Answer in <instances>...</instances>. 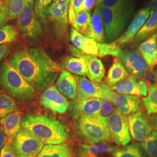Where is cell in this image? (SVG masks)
<instances>
[{
    "label": "cell",
    "mask_w": 157,
    "mask_h": 157,
    "mask_svg": "<svg viewBox=\"0 0 157 157\" xmlns=\"http://www.w3.org/2000/svg\"><path fill=\"white\" fill-rule=\"evenodd\" d=\"M8 62L39 93L53 84L62 72L60 65L38 47H21Z\"/></svg>",
    "instance_id": "cell-1"
},
{
    "label": "cell",
    "mask_w": 157,
    "mask_h": 157,
    "mask_svg": "<svg viewBox=\"0 0 157 157\" xmlns=\"http://www.w3.org/2000/svg\"><path fill=\"white\" fill-rule=\"evenodd\" d=\"M22 129L48 145L61 144L69 140L67 126L50 115L26 114L22 118Z\"/></svg>",
    "instance_id": "cell-2"
},
{
    "label": "cell",
    "mask_w": 157,
    "mask_h": 157,
    "mask_svg": "<svg viewBox=\"0 0 157 157\" xmlns=\"http://www.w3.org/2000/svg\"><path fill=\"white\" fill-rule=\"evenodd\" d=\"M0 88L24 104H32L36 98V89L8 61L0 64Z\"/></svg>",
    "instance_id": "cell-3"
},
{
    "label": "cell",
    "mask_w": 157,
    "mask_h": 157,
    "mask_svg": "<svg viewBox=\"0 0 157 157\" xmlns=\"http://www.w3.org/2000/svg\"><path fill=\"white\" fill-rule=\"evenodd\" d=\"M75 129L78 138L85 144H94L108 141L111 135L107 117L100 113L84 116L76 119Z\"/></svg>",
    "instance_id": "cell-4"
},
{
    "label": "cell",
    "mask_w": 157,
    "mask_h": 157,
    "mask_svg": "<svg viewBox=\"0 0 157 157\" xmlns=\"http://www.w3.org/2000/svg\"><path fill=\"white\" fill-rule=\"evenodd\" d=\"M69 4V0H53L45 13L48 27L61 42H65L68 39Z\"/></svg>",
    "instance_id": "cell-5"
},
{
    "label": "cell",
    "mask_w": 157,
    "mask_h": 157,
    "mask_svg": "<svg viewBox=\"0 0 157 157\" xmlns=\"http://www.w3.org/2000/svg\"><path fill=\"white\" fill-rule=\"evenodd\" d=\"M17 24L19 32L29 44L37 45L41 42L45 30L34 13L33 4L25 2Z\"/></svg>",
    "instance_id": "cell-6"
},
{
    "label": "cell",
    "mask_w": 157,
    "mask_h": 157,
    "mask_svg": "<svg viewBox=\"0 0 157 157\" xmlns=\"http://www.w3.org/2000/svg\"><path fill=\"white\" fill-rule=\"evenodd\" d=\"M98 7L107 41L109 43L115 41L122 36L130 15L105 7Z\"/></svg>",
    "instance_id": "cell-7"
},
{
    "label": "cell",
    "mask_w": 157,
    "mask_h": 157,
    "mask_svg": "<svg viewBox=\"0 0 157 157\" xmlns=\"http://www.w3.org/2000/svg\"><path fill=\"white\" fill-rule=\"evenodd\" d=\"M11 146L17 157H35L44 147V143L30 133L21 130L12 140Z\"/></svg>",
    "instance_id": "cell-8"
},
{
    "label": "cell",
    "mask_w": 157,
    "mask_h": 157,
    "mask_svg": "<svg viewBox=\"0 0 157 157\" xmlns=\"http://www.w3.org/2000/svg\"><path fill=\"white\" fill-rule=\"evenodd\" d=\"M100 85L107 99L122 114L128 115L139 110L140 100L139 97L118 93L105 83Z\"/></svg>",
    "instance_id": "cell-9"
},
{
    "label": "cell",
    "mask_w": 157,
    "mask_h": 157,
    "mask_svg": "<svg viewBox=\"0 0 157 157\" xmlns=\"http://www.w3.org/2000/svg\"><path fill=\"white\" fill-rule=\"evenodd\" d=\"M107 122L113 141L119 146L128 145L131 140V136L126 116L116 108L107 118Z\"/></svg>",
    "instance_id": "cell-10"
},
{
    "label": "cell",
    "mask_w": 157,
    "mask_h": 157,
    "mask_svg": "<svg viewBox=\"0 0 157 157\" xmlns=\"http://www.w3.org/2000/svg\"><path fill=\"white\" fill-rule=\"evenodd\" d=\"M118 59L129 73L141 80L145 79L146 73L150 67L139 51L125 49L122 51Z\"/></svg>",
    "instance_id": "cell-11"
},
{
    "label": "cell",
    "mask_w": 157,
    "mask_h": 157,
    "mask_svg": "<svg viewBox=\"0 0 157 157\" xmlns=\"http://www.w3.org/2000/svg\"><path fill=\"white\" fill-rule=\"evenodd\" d=\"M39 101L45 108L58 113H65L70 106L67 98L53 85H51L41 93Z\"/></svg>",
    "instance_id": "cell-12"
},
{
    "label": "cell",
    "mask_w": 157,
    "mask_h": 157,
    "mask_svg": "<svg viewBox=\"0 0 157 157\" xmlns=\"http://www.w3.org/2000/svg\"><path fill=\"white\" fill-rule=\"evenodd\" d=\"M68 51L73 56L65 58L61 62L60 67L71 73L89 78L87 55L72 45L69 46Z\"/></svg>",
    "instance_id": "cell-13"
},
{
    "label": "cell",
    "mask_w": 157,
    "mask_h": 157,
    "mask_svg": "<svg viewBox=\"0 0 157 157\" xmlns=\"http://www.w3.org/2000/svg\"><path fill=\"white\" fill-rule=\"evenodd\" d=\"M128 121L130 134L135 140L143 142L152 132L151 121L144 112L131 113Z\"/></svg>",
    "instance_id": "cell-14"
},
{
    "label": "cell",
    "mask_w": 157,
    "mask_h": 157,
    "mask_svg": "<svg viewBox=\"0 0 157 157\" xmlns=\"http://www.w3.org/2000/svg\"><path fill=\"white\" fill-rule=\"evenodd\" d=\"M100 99L86 98L76 95L69 107V113L75 119L91 115L100 113Z\"/></svg>",
    "instance_id": "cell-15"
},
{
    "label": "cell",
    "mask_w": 157,
    "mask_h": 157,
    "mask_svg": "<svg viewBox=\"0 0 157 157\" xmlns=\"http://www.w3.org/2000/svg\"><path fill=\"white\" fill-rule=\"evenodd\" d=\"M111 87L118 93L137 97H146L148 91L146 82L132 75Z\"/></svg>",
    "instance_id": "cell-16"
},
{
    "label": "cell",
    "mask_w": 157,
    "mask_h": 157,
    "mask_svg": "<svg viewBox=\"0 0 157 157\" xmlns=\"http://www.w3.org/2000/svg\"><path fill=\"white\" fill-rule=\"evenodd\" d=\"M118 146H112L105 142L94 144L78 145L77 153L79 157H113V153Z\"/></svg>",
    "instance_id": "cell-17"
},
{
    "label": "cell",
    "mask_w": 157,
    "mask_h": 157,
    "mask_svg": "<svg viewBox=\"0 0 157 157\" xmlns=\"http://www.w3.org/2000/svg\"><path fill=\"white\" fill-rule=\"evenodd\" d=\"M150 14L149 8H146L138 12L134 19L129 25L127 30L122 36L115 41L118 45H121L125 43L132 41L136 34L140 30L141 27L145 23Z\"/></svg>",
    "instance_id": "cell-18"
},
{
    "label": "cell",
    "mask_w": 157,
    "mask_h": 157,
    "mask_svg": "<svg viewBox=\"0 0 157 157\" xmlns=\"http://www.w3.org/2000/svg\"><path fill=\"white\" fill-rule=\"evenodd\" d=\"M78 80V77L67 71H62L57 78L56 87L67 98L73 100L77 94Z\"/></svg>",
    "instance_id": "cell-19"
},
{
    "label": "cell",
    "mask_w": 157,
    "mask_h": 157,
    "mask_svg": "<svg viewBox=\"0 0 157 157\" xmlns=\"http://www.w3.org/2000/svg\"><path fill=\"white\" fill-rule=\"evenodd\" d=\"M69 39L73 46L88 56H98V47L94 40L88 38L71 27L69 32Z\"/></svg>",
    "instance_id": "cell-20"
},
{
    "label": "cell",
    "mask_w": 157,
    "mask_h": 157,
    "mask_svg": "<svg viewBox=\"0 0 157 157\" xmlns=\"http://www.w3.org/2000/svg\"><path fill=\"white\" fill-rule=\"evenodd\" d=\"M22 121V115L17 111L11 113L1 119L0 124L3 132L11 142L21 130Z\"/></svg>",
    "instance_id": "cell-21"
},
{
    "label": "cell",
    "mask_w": 157,
    "mask_h": 157,
    "mask_svg": "<svg viewBox=\"0 0 157 157\" xmlns=\"http://www.w3.org/2000/svg\"><path fill=\"white\" fill-rule=\"evenodd\" d=\"M104 26L101 19L100 8L95 7L91 15L90 27L84 36L94 40L97 43H103L105 41Z\"/></svg>",
    "instance_id": "cell-22"
},
{
    "label": "cell",
    "mask_w": 157,
    "mask_h": 157,
    "mask_svg": "<svg viewBox=\"0 0 157 157\" xmlns=\"http://www.w3.org/2000/svg\"><path fill=\"white\" fill-rule=\"evenodd\" d=\"M76 95L86 97L102 99L106 98L100 85L86 77L78 78Z\"/></svg>",
    "instance_id": "cell-23"
},
{
    "label": "cell",
    "mask_w": 157,
    "mask_h": 157,
    "mask_svg": "<svg viewBox=\"0 0 157 157\" xmlns=\"http://www.w3.org/2000/svg\"><path fill=\"white\" fill-rule=\"evenodd\" d=\"M138 51L152 69L157 65V35L154 34L138 47Z\"/></svg>",
    "instance_id": "cell-24"
},
{
    "label": "cell",
    "mask_w": 157,
    "mask_h": 157,
    "mask_svg": "<svg viewBox=\"0 0 157 157\" xmlns=\"http://www.w3.org/2000/svg\"><path fill=\"white\" fill-rule=\"evenodd\" d=\"M156 32H157V12L152 10L149 18H148L140 30L136 34L132 41V47L134 48Z\"/></svg>",
    "instance_id": "cell-25"
},
{
    "label": "cell",
    "mask_w": 157,
    "mask_h": 157,
    "mask_svg": "<svg viewBox=\"0 0 157 157\" xmlns=\"http://www.w3.org/2000/svg\"><path fill=\"white\" fill-rule=\"evenodd\" d=\"M129 76V73L123 63L118 59L115 58L107 76L108 85L112 87L115 84L124 80Z\"/></svg>",
    "instance_id": "cell-26"
},
{
    "label": "cell",
    "mask_w": 157,
    "mask_h": 157,
    "mask_svg": "<svg viewBox=\"0 0 157 157\" xmlns=\"http://www.w3.org/2000/svg\"><path fill=\"white\" fill-rule=\"evenodd\" d=\"M89 78L97 83H101L105 74V69L101 60L95 56L87 55Z\"/></svg>",
    "instance_id": "cell-27"
},
{
    "label": "cell",
    "mask_w": 157,
    "mask_h": 157,
    "mask_svg": "<svg viewBox=\"0 0 157 157\" xmlns=\"http://www.w3.org/2000/svg\"><path fill=\"white\" fill-rule=\"evenodd\" d=\"M72 150L67 144H50L44 146L35 157H72Z\"/></svg>",
    "instance_id": "cell-28"
},
{
    "label": "cell",
    "mask_w": 157,
    "mask_h": 157,
    "mask_svg": "<svg viewBox=\"0 0 157 157\" xmlns=\"http://www.w3.org/2000/svg\"><path fill=\"white\" fill-rule=\"evenodd\" d=\"M91 15V11H83L79 12L71 24L72 27L84 36L90 27Z\"/></svg>",
    "instance_id": "cell-29"
},
{
    "label": "cell",
    "mask_w": 157,
    "mask_h": 157,
    "mask_svg": "<svg viewBox=\"0 0 157 157\" xmlns=\"http://www.w3.org/2000/svg\"><path fill=\"white\" fill-rule=\"evenodd\" d=\"M132 6L131 0H104L99 6L131 15Z\"/></svg>",
    "instance_id": "cell-30"
},
{
    "label": "cell",
    "mask_w": 157,
    "mask_h": 157,
    "mask_svg": "<svg viewBox=\"0 0 157 157\" xmlns=\"http://www.w3.org/2000/svg\"><path fill=\"white\" fill-rule=\"evenodd\" d=\"M18 105L16 101L5 93L0 91V118H4L12 112L17 111Z\"/></svg>",
    "instance_id": "cell-31"
},
{
    "label": "cell",
    "mask_w": 157,
    "mask_h": 157,
    "mask_svg": "<svg viewBox=\"0 0 157 157\" xmlns=\"http://www.w3.org/2000/svg\"><path fill=\"white\" fill-rule=\"evenodd\" d=\"M143 102L148 115L157 113V84L149 86L148 94L143 98Z\"/></svg>",
    "instance_id": "cell-32"
},
{
    "label": "cell",
    "mask_w": 157,
    "mask_h": 157,
    "mask_svg": "<svg viewBox=\"0 0 157 157\" xmlns=\"http://www.w3.org/2000/svg\"><path fill=\"white\" fill-rule=\"evenodd\" d=\"M113 157H147L141 147L137 144H130L118 149L113 153Z\"/></svg>",
    "instance_id": "cell-33"
},
{
    "label": "cell",
    "mask_w": 157,
    "mask_h": 157,
    "mask_svg": "<svg viewBox=\"0 0 157 157\" xmlns=\"http://www.w3.org/2000/svg\"><path fill=\"white\" fill-rule=\"evenodd\" d=\"M19 32L18 29L11 25H5L0 28V45L16 41L19 37Z\"/></svg>",
    "instance_id": "cell-34"
},
{
    "label": "cell",
    "mask_w": 157,
    "mask_h": 157,
    "mask_svg": "<svg viewBox=\"0 0 157 157\" xmlns=\"http://www.w3.org/2000/svg\"><path fill=\"white\" fill-rule=\"evenodd\" d=\"M52 1L53 0H35L34 4V13L45 31L48 29V25L45 20V13Z\"/></svg>",
    "instance_id": "cell-35"
},
{
    "label": "cell",
    "mask_w": 157,
    "mask_h": 157,
    "mask_svg": "<svg viewBox=\"0 0 157 157\" xmlns=\"http://www.w3.org/2000/svg\"><path fill=\"white\" fill-rule=\"evenodd\" d=\"M97 45L98 47V56L100 57L112 56H116L118 58L122 51L120 47V45H118L115 41L108 43H97Z\"/></svg>",
    "instance_id": "cell-36"
},
{
    "label": "cell",
    "mask_w": 157,
    "mask_h": 157,
    "mask_svg": "<svg viewBox=\"0 0 157 157\" xmlns=\"http://www.w3.org/2000/svg\"><path fill=\"white\" fill-rule=\"evenodd\" d=\"M141 147L149 157H157V132L152 131Z\"/></svg>",
    "instance_id": "cell-37"
},
{
    "label": "cell",
    "mask_w": 157,
    "mask_h": 157,
    "mask_svg": "<svg viewBox=\"0 0 157 157\" xmlns=\"http://www.w3.org/2000/svg\"><path fill=\"white\" fill-rule=\"evenodd\" d=\"M25 4L24 0H8L6 4V21L17 18Z\"/></svg>",
    "instance_id": "cell-38"
},
{
    "label": "cell",
    "mask_w": 157,
    "mask_h": 157,
    "mask_svg": "<svg viewBox=\"0 0 157 157\" xmlns=\"http://www.w3.org/2000/svg\"><path fill=\"white\" fill-rule=\"evenodd\" d=\"M101 108L100 114L105 117H108L114 111V107L107 98L101 99Z\"/></svg>",
    "instance_id": "cell-39"
},
{
    "label": "cell",
    "mask_w": 157,
    "mask_h": 157,
    "mask_svg": "<svg viewBox=\"0 0 157 157\" xmlns=\"http://www.w3.org/2000/svg\"><path fill=\"white\" fill-rule=\"evenodd\" d=\"M0 157H17L12 149L11 144L8 142L6 141L2 148L0 152Z\"/></svg>",
    "instance_id": "cell-40"
},
{
    "label": "cell",
    "mask_w": 157,
    "mask_h": 157,
    "mask_svg": "<svg viewBox=\"0 0 157 157\" xmlns=\"http://www.w3.org/2000/svg\"><path fill=\"white\" fill-rule=\"evenodd\" d=\"M12 45L11 44H6L0 45V61L3 60L11 52Z\"/></svg>",
    "instance_id": "cell-41"
},
{
    "label": "cell",
    "mask_w": 157,
    "mask_h": 157,
    "mask_svg": "<svg viewBox=\"0 0 157 157\" xmlns=\"http://www.w3.org/2000/svg\"><path fill=\"white\" fill-rule=\"evenodd\" d=\"M95 0H84V4L82 8L83 11H91L95 5Z\"/></svg>",
    "instance_id": "cell-42"
},
{
    "label": "cell",
    "mask_w": 157,
    "mask_h": 157,
    "mask_svg": "<svg viewBox=\"0 0 157 157\" xmlns=\"http://www.w3.org/2000/svg\"><path fill=\"white\" fill-rule=\"evenodd\" d=\"M7 139H8V138L6 136L5 133H4L2 128L1 126L0 125V152H1L2 148L4 146V144H6V142L7 141Z\"/></svg>",
    "instance_id": "cell-43"
},
{
    "label": "cell",
    "mask_w": 157,
    "mask_h": 157,
    "mask_svg": "<svg viewBox=\"0 0 157 157\" xmlns=\"http://www.w3.org/2000/svg\"><path fill=\"white\" fill-rule=\"evenodd\" d=\"M6 21V11L0 12V28L5 25Z\"/></svg>",
    "instance_id": "cell-44"
},
{
    "label": "cell",
    "mask_w": 157,
    "mask_h": 157,
    "mask_svg": "<svg viewBox=\"0 0 157 157\" xmlns=\"http://www.w3.org/2000/svg\"><path fill=\"white\" fill-rule=\"evenodd\" d=\"M151 124L152 128L155 131L157 132V113L154 114L151 118Z\"/></svg>",
    "instance_id": "cell-45"
},
{
    "label": "cell",
    "mask_w": 157,
    "mask_h": 157,
    "mask_svg": "<svg viewBox=\"0 0 157 157\" xmlns=\"http://www.w3.org/2000/svg\"><path fill=\"white\" fill-rule=\"evenodd\" d=\"M8 0H0V12L6 11V4Z\"/></svg>",
    "instance_id": "cell-46"
},
{
    "label": "cell",
    "mask_w": 157,
    "mask_h": 157,
    "mask_svg": "<svg viewBox=\"0 0 157 157\" xmlns=\"http://www.w3.org/2000/svg\"><path fill=\"white\" fill-rule=\"evenodd\" d=\"M151 6L153 11L157 12V0H152L151 2Z\"/></svg>",
    "instance_id": "cell-47"
},
{
    "label": "cell",
    "mask_w": 157,
    "mask_h": 157,
    "mask_svg": "<svg viewBox=\"0 0 157 157\" xmlns=\"http://www.w3.org/2000/svg\"><path fill=\"white\" fill-rule=\"evenodd\" d=\"M103 1H104V0H95V5H94V6H95L96 7H98V6L101 4V2H102Z\"/></svg>",
    "instance_id": "cell-48"
},
{
    "label": "cell",
    "mask_w": 157,
    "mask_h": 157,
    "mask_svg": "<svg viewBox=\"0 0 157 157\" xmlns=\"http://www.w3.org/2000/svg\"><path fill=\"white\" fill-rule=\"evenodd\" d=\"M24 1H25V2H26V3H29L33 5L34 4V0H24Z\"/></svg>",
    "instance_id": "cell-49"
},
{
    "label": "cell",
    "mask_w": 157,
    "mask_h": 157,
    "mask_svg": "<svg viewBox=\"0 0 157 157\" xmlns=\"http://www.w3.org/2000/svg\"><path fill=\"white\" fill-rule=\"evenodd\" d=\"M155 73V76H156V80H155V84H157V67L156 69L154 71Z\"/></svg>",
    "instance_id": "cell-50"
},
{
    "label": "cell",
    "mask_w": 157,
    "mask_h": 157,
    "mask_svg": "<svg viewBox=\"0 0 157 157\" xmlns=\"http://www.w3.org/2000/svg\"></svg>",
    "instance_id": "cell-51"
}]
</instances>
